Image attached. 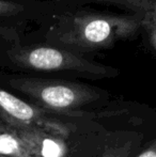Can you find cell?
Masks as SVG:
<instances>
[{"label": "cell", "mask_w": 156, "mask_h": 157, "mask_svg": "<svg viewBox=\"0 0 156 157\" xmlns=\"http://www.w3.org/2000/svg\"><path fill=\"white\" fill-rule=\"evenodd\" d=\"M142 14L98 11H65L55 15L44 35L46 43L85 55L111 48L141 31Z\"/></svg>", "instance_id": "cell-1"}, {"label": "cell", "mask_w": 156, "mask_h": 157, "mask_svg": "<svg viewBox=\"0 0 156 157\" xmlns=\"http://www.w3.org/2000/svg\"><path fill=\"white\" fill-rule=\"evenodd\" d=\"M6 66L15 70L47 73H72L92 78H112L120 71L94 62L82 55L49 44H14L2 56Z\"/></svg>", "instance_id": "cell-2"}, {"label": "cell", "mask_w": 156, "mask_h": 157, "mask_svg": "<svg viewBox=\"0 0 156 157\" xmlns=\"http://www.w3.org/2000/svg\"><path fill=\"white\" fill-rule=\"evenodd\" d=\"M4 82L38 105L55 110L79 109L108 96L102 89L64 79L6 75Z\"/></svg>", "instance_id": "cell-3"}, {"label": "cell", "mask_w": 156, "mask_h": 157, "mask_svg": "<svg viewBox=\"0 0 156 157\" xmlns=\"http://www.w3.org/2000/svg\"><path fill=\"white\" fill-rule=\"evenodd\" d=\"M0 110L8 122L32 128H40L45 132L67 137L70 127L57 119L49 117L41 107L30 105L0 88Z\"/></svg>", "instance_id": "cell-4"}, {"label": "cell", "mask_w": 156, "mask_h": 157, "mask_svg": "<svg viewBox=\"0 0 156 157\" xmlns=\"http://www.w3.org/2000/svg\"><path fill=\"white\" fill-rule=\"evenodd\" d=\"M8 124L14 128L34 157H67L69 149L61 136L12 122Z\"/></svg>", "instance_id": "cell-5"}, {"label": "cell", "mask_w": 156, "mask_h": 157, "mask_svg": "<svg viewBox=\"0 0 156 157\" xmlns=\"http://www.w3.org/2000/svg\"><path fill=\"white\" fill-rule=\"evenodd\" d=\"M56 6L50 3L27 2L21 0H0V17H13L17 19H38L52 16Z\"/></svg>", "instance_id": "cell-6"}, {"label": "cell", "mask_w": 156, "mask_h": 157, "mask_svg": "<svg viewBox=\"0 0 156 157\" xmlns=\"http://www.w3.org/2000/svg\"><path fill=\"white\" fill-rule=\"evenodd\" d=\"M0 157H34L28 145L9 124L0 125Z\"/></svg>", "instance_id": "cell-7"}, {"label": "cell", "mask_w": 156, "mask_h": 157, "mask_svg": "<svg viewBox=\"0 0 156 157\" xmlns=\"http://www.w3.org/2000/svg\"><path fill=\"white\" fill-rule=\"evenodd\" d=\"M87 1L109 4L117 6L125 13H136L142 15L153 10L156 3V0H87Z\"/></svg>", "instance_id": "cell-8"}, {"label": "cell", "mask_w": 156, "mask_h": 157, "mask_svg": "<svg viewBox=\"0 0 156 157\" xmlns=\"http://www.w3.org/2000/svg\"><path fill=\"white\" fill-rule=\"evenodd\" d=\"M134 149V139L126 138L124 141H115L105 149L101 157H128Z\"/></svg>", "instance_id": "cell-9"}, {"label": "cell", "mask_w": 156, "mask_h": 157, "mask_svg": "<svg viewBox=\"0 0 156 157\" xmlns=\"http://www.w3.org/2000/svg\"><path fill=\"white\" fill-rule=\"evenodd\" d=\"M136 157H156V138Z\"/></svg>", "instance_id": "cell-10"}]
</instances>
